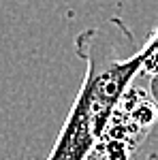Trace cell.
I'll return each instance as SVG.
<instances>
[{
    "mask_svg": "<svg viewBox=\"0 0 158 160\" xmlns=\"http://www.w3.org/2000/svg\"><path fill=\"white\" fill-rule=\"evenodd\" d=\"M158 122V107L143 90L128 88L111 113L109 124L98 137L88 160H133L135 149Z\"/></svg>",
    "mask_w": 158,
    "mask_h": 160,
    "instance_id": "7a4b0ae2",
    "label": "cell"
},
{
    "mask_svg": "<svg viewBox=\"0 0 158 160\" xmlns=\"http://www.w3.org/2000/svg\"><path fill=\"white\" fill-rule=\"evenodd\" d=\"M133 47L135 34L118 15L75 37V53L85 62V75L47 160H88L120 98L143 71L147 47L130 51Z\"/></svg>",
    "mask_w": 158,
    "mask_h": 160,
    "instance_id": "6da1fadb",
    "label": "cell"
},
{
    "mask_svg": "<svg viewBox=\"0 0 158 160\" xmlns=\"http://www.w3.org/2000/svg\"><path fill=\"white\" fill-rule=\"evenodd\" d=\"M156 30H158V26H156Z\"/></svg>",
    "mask_w": 158,
    "mask_h": 160,
    "instance_id": "8992f818",
    "label": "cell"
},
{
    "mask_svg": "<svg viewBox=\"0 0 158 160\" xmlns=\"http://www.w3.org/2000/svg\"><path fill=\"white\" fill-rule=\"evenodd\" d=\"M133 160H158V122L150 128L145 139L135 149Z\"/></svg>",
    "mask_w": 158,
    "mask_h": 160,
    "instance_id": "3957f363",
    "label": "cell"
},
{
    "mask_svg": "<svg viewBox=\"0 0 158 160\" xmlns=\"http://www.w3.org/2000/svg\"><path fill=\"white\" fill-rule=\"evenodd\" d=\"M147 88H150V100L158 107V75H150Z\"/></svg>",
    "mask_w": 158,
    "mask_h": 160,
    "instance_id": "5b68a950",
    "label": "cell"
},
{
    "mask_svg": "<svg viewBox=\"0 0 158 160\" xmlns=\"http://www.w3.org/2000/svg\"><path fill=\"white\" fill-rule=\"evenodd\" d=\"M147 47V56H145V62H143V71L141 73H147V75H158V30L154 28L150 32L147 41L143 43Z\"/></svg>",
    "mask_w": 158,
    "mask_h": 160,
    "instance_id": "277c9868",
    "label": "cell"
}]
</instances>
